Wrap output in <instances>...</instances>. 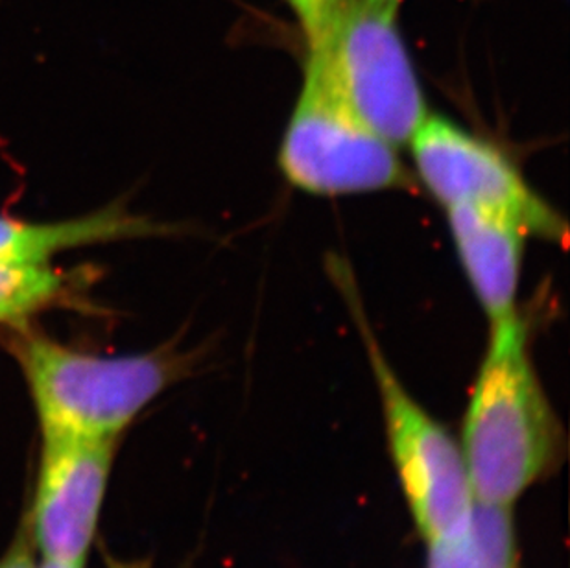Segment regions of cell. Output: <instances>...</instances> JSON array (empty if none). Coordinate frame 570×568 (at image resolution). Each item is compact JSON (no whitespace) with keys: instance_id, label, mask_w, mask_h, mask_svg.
<instances>
[{"instance_id":"2","label":"cell","mask_w":570,"mask_h":568,"mask_svg":"<svg viewBox=\"0 0 570 568\" xmlns=\"http://www.w3.org/2000/svg\"><path fill=\"white\" fill-rule=\"evenodd\" d=\"M6 343L27 381L41 434L86 440H119L204 359L202 351H181L176 343L145 353H89L30 327L10 329Z\"/></svg>"},{"instance_id":"9","label":"cell","mask_w":570,"mask_h":568,"mask_svg":"<svg viewBox=\"0 0 570 568\" xmlns=\"http://www.w3.org/2000/svg\"><path fill=\"white\" fill-rule=\"evenodd\" d=\"M170 233L168 227L129 213L120 205L60 222L0 216V263L43 264L78 247Z\"/></svg>"},{"instance_id":"7","label":"cell","mask_w":570,"mask_h":568,"mask_svg":"<svg viewBox=\"0 0 570 568\" xmlns=\"http://www.w3.org/2000/svg\"><path fill=\"white\" fill-rule=\"evenodd\" d=\"M117 443L41 434L38 489L28 525L36 550L47 561L86 565Z\"/></svg>"},{"instance_id":"1","label":"cell","mask_w":570,"mask_h":568,"mask_svg":"<svg viewBox=\"0 0 570 568\" xmlns=\"http://www.w3.org/2000/svg\"><path fill=\"white\" fill-rule=\"evenodd\" d=\"M474 499L513 508L566 460V430L547 398L521 312L491 325L460 435Z\"/></svg>"},{"instance_id":"12","label":"cell","mask_w":570,"mask_h":568,"mask_svg":"<svg viewBox=\"0 0 570 568\" xmlns=\"http://www.w3.org/2000/svg\"><path fill=\"white\" fill-rule=\"evenodd\" d=\"M296 16L307 49L322 43L333 32L351 0H285Z\"/></svg>"},{"instance_id":"13","label":"cell","mask_w":570,"mask_h":568,"mask_svg":"<svg viewBox=\"0 0 570 568\" xmlns=\"http://www.w3.org/2000/svg\"><path fill=\"white\" fill-rule=\"evenodd\" d=\"M0 568H39L36 561V545H33L30 525H22L8 552L0 558Z\"/></svg>"},{"instance_id":"10","label":"cell","mask_w":570,"mask_h":568,"mask_svg":"<svg viewBox=\"0 0 570 568\" xmlns=\"http://www.w3.org/2000/svg\"><path fill=\"white\" fill-rule=\"evenodd\" d=\"M425 568H521L511 508L474 500L456 530L426 542Z\"/></svg>"},{"instance_id":"8","label":"cell","mask_w":570,"mask_h":568,"mask_svg":"<svg viewBox=\"0 0 570 568\" xmlns=\"http://www.w3.org/2000/svg\"><path fill=\"white\" fill-rule=\"evenodd\" d=\"M445 215L463 274L490 327L515 317L530 238L527 227L511 216L479 207H451Z\"/></svg>"},{"instance_id":"4","label":"cell","mask_w":570,"mask_h":568,"mask_svg":"<svg viewBox=\"0 0 570 568\" xmlns=\"http://www.w3.org/2000/svg\"><path fill=\"white\" fill-rule=\"evenodd\" d=\"M277 165L292 187L313 196L415 187L399 148L356 115L313 50L305 56L302 89L281 139Z\"/></svg>"},{"instance_id":"15","label":"cell","mask_w":570,"mask_h":568,"mask_svg":"<svg viewBox=\"0 0 570 568\" xmlns=\"http://www.w3.org/2000/svg\"><path fill=\"white\" fill-rule=\"evenodd\" d=\"M370 2H375V4L384 6V8H390V10L397 11L399 6L403 0H370Z\"/></svg>"},{"instance_id":"14","label":"cell","mask_w":570,"mask_h":568,"mask_svg":"<svg viewBox=\"0 0 570 568\" xmlns=\"http://www.w3.org/2000/svg\"><path fill=\"white\" fill-rule=\"evenodd\" d=\"M108 568H151L150 559H119L106 554Z\"/></svg>"},{"instance_id":"16","label":"cell","mask_w":570,"mask_h":568,"mask_svg":"<svg viewBox=\"0 0 570 568\" xmlns=\"http://www.w3.org/2000/svg\"><path fill=\"white\" fill-rule=\"evenodd\" d=\"M39 568H83V567H72V565L56 564V561H47V559H43V564H41V567H39Z\"/></svg>"},{"instance_id":"11","label":"cell","mask_w":570,"mask_h":568,"mask_svg":"<svg viewBox=\"0 0 570 568\" xmlns=\"http://www.w3.org/2000/svg\"><path fill=\"white\" fill-rule=\"evenodd\" d=\"M80 281L50 263H0V325L28 327L33 317L78 297Z\"/></svg>"},{"instance_id":"6","label":"cell","mask_w":570,"mask_h":568,"mask_svg":"<svg viewBox=\"0 0 570 568\" xmlns=\"http://www.w3.org/2000/svg\"><path fill=\"white\" fill-rule=\"evenodd\" d=\"M415 179L442 209L479 207L511 216L530 236L566 244L563 216L533 190L508 154L451 118L429 114L409 140Z\"/></svg>"},{"instance_id":"3","label":"cell","mask_w":570,"mask_h":568,"mask_svg":"<svg viewBox=\"0 0 570 568\" xmlns=\"http://www.w3.org/2000/svg\"><path fill=\"white\" fill-rule=\"evenodd\" d=\"M334 281L350 305L381 399L387 449L399 486L421 539L436 541L468 519L473 486L460 440L406 390L362 311L355 281L334 264Z\"/></svg>"},{"instance_id":"5","label":"cell","mask_w":570,"mask_h":568,"mask_svg":"<svg viewBox=\"0 0 570 568\" xmlns=\"http://www.w3.org/2000/svg\"><path fill=\"white\" fill-rule=\"evenodd\" d=\"M356 115L395 148L409 145L431 114L414 59L399 30L397 11L351 0L327 39L311 47Z\"/></svg>"}]
</instances>
